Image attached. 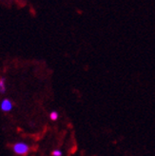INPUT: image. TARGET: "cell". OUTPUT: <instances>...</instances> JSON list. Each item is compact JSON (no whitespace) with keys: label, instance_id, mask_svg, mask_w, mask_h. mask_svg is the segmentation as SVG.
I'll list each match as a JSON object with an SVG mask.
<instances>
[{"label":"cell","instance_id":"cell-3","mask_svg":"<svg viewBox=\"0 0 155 156\" xmlns=\"http://www.w3.org/2000/svg\"><path fill=\"white\" fill-rule=\"evenodd\" d=\"M6 91V86H5V79L0 78V93H4Z\"/></svg>","mask_w":155,"mask_h":156},{"label":"cell","instance_id":"cell-1","mask_svg":"<svg viewBox=\"0 0 155 156\" xmlns=\"http://www.w3.org/2000/svg\"><path fill=\"white\" fill-rule=\"evenodd\" d=\"M30 147L26 143L18 142L13 146V151L15 153L20 154V155H25L29 152Z\"/></svg>","mask_w":155,"mask_h":156},{"label":"cell","instance_id":"cell-5","mask_svg":"<svg viewBox=\"0 0 155 156\" xmlns=\"http://www.w3.org/2000/svg\"><path fill=\"white\" fill-rule=\"evenodd\" d=\"M53 156H62V151H59V150H54L53 151H52V153H51Z\"/></svg>","mask_w":155,"mask_h":156},{"label":"cell","instance_id":"cell-4","mask_svg":"<svg viewBox=\"0 0 155 156\" xmlns=\"http://www.w3.org/2000/svg\"><path fill=\"white\" fill-rule=\"evenodd\" d=\"M58 112H51V114H50V117H51V119L52 120V121H56L57 119H58Z\"/></svg>","mask_w":155,"mask_h":156},{"label":"cell","instance_id":"cell-2","mask_svg":"<svg viewBox=\"0 0 155 156\" xmlns=\"http://www.w3.org/2000/svg\"><path fill=\"white\" fill-rule=\"evenodd\" d=\"M0 107H1V110L3 112H10L12 108V104L9 99H4L1 102Z\"/></svg>","mask_w":155,"mask_h":156}]
</instances>
